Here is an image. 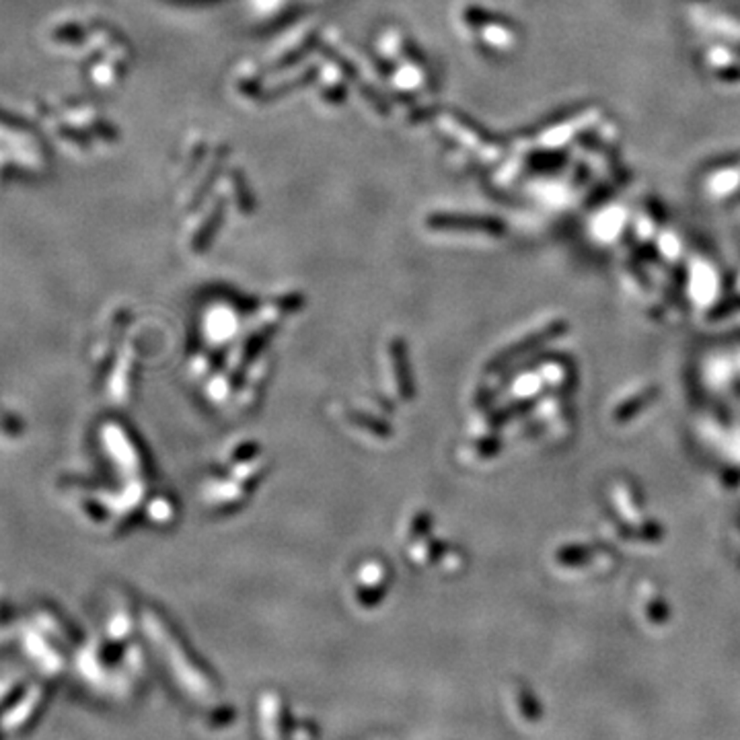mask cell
<instances>
[{"mask_svg": "<svg viewBox=\"0 0 740 740\" xmlns=\"http://www.w3.org/2000/svg\"><path fill=\"white\" fill-rule=\"evenodd\" d=\"M521 710H523V714L526 715V718L529 720H539V715H541V707H539V703L534 702V697L531 695V693H524L523 691V699H521Z\"/></svg>", "mask_w": 740, "mask_h": 740, "instance_id": "1", "label": "cell"}]
</instances>
